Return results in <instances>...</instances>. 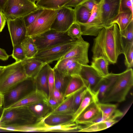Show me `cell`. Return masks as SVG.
<instances>
[{
  "instance_id": "obj_3",
  "label": "cell",
  "mask_w": 133,
  "mask_h": 133,
  "mask_svg": "<svg viewBox=\"0 0 133 133\" xmlns=\"http://www.w3.org/2000/svg\"><path fill=\"white\" fill-rule=\"evenodd\" d=\"M41 120L28 106L5 108L0 119V126L31 124Z\"/></svg>"
},
{
  "instance_id": "obj_51",
  "label": "cell",
  "mask_w": 133,
  "mask_h": 133,
  "mask_svg": "<svg viewBox=\"0 0 133 133\" xmlns=\"http://www.w3.org/2000/svg\"><path fill=\"white\" fill-rule=\"evenodd\" d=\"M10 55H8L5 50L0 48V59L5 61L8 59Z\"/></svg>"
},
{
  "instance_id": "obj_26",
  "label": "cell",
  "mask_w": 133,
  "mask_h": 133,
  "mask_svg": "<svg viewBox=\"0 0 133 133\" xmlns=\"http://www.w3.org/2000/svg\"><path fill=\"white\" fill-rule=\"evenodd\" d=\"M74 95L65 98L58 106L48 114H56L73 115L75 112L73 107Z\"/></svg>"
},
{
  "instance_id": "obj_49",
  "label": "cell",
  "mask_w": 133,
  "mask_h": 133,
  "mask_svg": "<svg viewBox=\"0 0 133 133\" xmlns=\"http://www.w3.org/2000/svg\"><path fill=\"white\" fill-rule=\"evenodd\" d=\"M85 0H71L64 6L73 7L75 8L80 5Z\"/></svg>"
},
{
  "instance_id": "obj_36",
  "label": "cell",
  "mask_w": 133,
  "mask_h": 133,
  "mask_svg": "<svg viewBox=\"0 0 133 133\" xmlns=\"http://www.w3.org/2000/svg\"><path fill=\"white\" fill-rule=\"evenodd\" d=\"M124 63L127 69L132 68L133 65V42L126 41L124 45Z\"/></svg>"
},
{
  "instance_id": "obj_25",
  "label": "cell",
  "mask_w": 133,
  "mask_h": 133,
  "mask_svg": "<svg viewBox=\"0 0 133 133\" xmlns=\"http://www.w3.org/2000/svg\"><path fill=\"white\" fill-rule=\"evenodd\" d=\"M75 122H71L62 124L55 126H50L45 123L44 132H79L82 128Z\"/></svg>"
},
{
  "instance_id": "obj_57",
  "label": "cell",
  "mask_w": 133,
  "mask_h": 133,
  "mask_svg": "<svg viewBox=\"0 0 133 133\" xmlns=\"http://www.w3.org/2000/svg\"><path fill=\"white\" fill-rule=\"evenodd\" d=\"M2 70H0V74L1 72V71H2Z\"/></svg>"
},
{
  "instance_id": "obj_21",
  "label": "cell",
  "mask_w": 133,
  "mask_h": 133,
  "mask_svg": "<svg viewBox=\"0 0 133 133\" xmlns=\"http://www.w3.org/2000/svg\"><path fill=\"white\" fill-rule=\"evenodd\" d=\"M22 63L28 77L33 78L46 64L34 58H26L22 61Z\"/></svg>"
},
{
  "instance_id": "obj_23",
  "label": "cell",
  "mask_w": 133,
  "mask_h": 133,
  "mask_svg": "<svg viewBox=\"0 0 133 133\" xmlns=\"http://www.w3.org/2000/svg\"><path fill=\"white\" fill-rule=\"evenodd\" d=\"M99 102L97 95L91 90L89 87L85 94L78 108L73 115V122L91 103Z\"/></svg>"
},
{
  "instance_id": "obj_52",
  "label": "cell",
  "mask_w": 133,
  "mask_h": 133,
  "mask_svg": "<svg viewBox=\"0 0 133 133\" xmlns=\"http://www.w3.org/2000/svg\"><path fill=\"white\" fill-rule=\"evenodd\" d=\"M4 102V95L0 92V108L3 107Z\"/></svg>"
},
{
  "instance_id": "obj_32",
  "label": "cell",
  "mask_w": 133,
  "mask_h": 133,
  "mask_svg": "<svg viewBox=\"0 0 133 133\" xmlns=\"http://www.w3.org/2000/svg\"><path fill=\"white\" fill-rule=\"evenodd\" d=\"M74 9L75 22L80 24L86 23L90 16L91 11L81 5L77 6Z\"/></svg>"
},
{
  "instance_id": "obj_41",
  "label": "cell",
  "mask_w": 133,
  "mask_h": 133,
  "mask_svg": "<svg viewBox=\"0 0 133 133\" xmlns=\"http://www.w3.org/2000/svg\"><path fill=\"white\" fill-rule=\"evenodd\" d=\"M13 47L12 57L16 62L22 61L26 58L23 49L21 44L16 45Z\"/></svg>"
},
{
  "instance_id": "obj_19",
  "label": "cell",
  "mask_w": 133,
  "mask_h": 133,
  "mask_svg": "<svg viewBox=\"0 0 133 133\" xmlns=\"http://www.w3.org/2000/svg\"><path fill=\"white\" fill-rule=\"evenodd\" d=\"M43 118L34 124L25 125L0 126V128L9 132H43L45 126Z\"/></svg>"
},
{
  "instance_id": "obj_11",
  "label": "cell",
  "mask_w": 133,
  "mask_h": 133,
  "mask_svg": "<svg viewBox=\"0 0 133 133\" xmlns=\"http://www.w3.org/2000/svg\"><path fill=\"white\" fill-rule=\"evenodd\" d=\"M75 22L74 9L70 7L64 6L58 10L51 29L60 32H66Z\"/></svg>"
},
{
  "instance_id": "obj_40",
  "label": "cell",
  "mask_w": 133,
  "mask_h": 133,
  "mask_svg": "<svg viewBox=\"0 0 133 133\" xmlns=\"http://www.w3.org/2000/svg\"><path fill=\"white\" fill-rule=\"evenodd\" d=\"M89 87H85L74 95L73 107L75 112L78 108ZM74 112V113H75Z\"/></svg>"
},
{
  "instance_id": "obj_4",
  "label": "cell",
  "mask_w": 133,
  "mask_h": 133,
  "mask_svg": "<svg viewBox=\"0 0 133 133\" xmlns=\"http://www.w3.org/2000/svg\"><path fill=\"white\" fill-rule=\"evenodd\" d=\"M28 77L22 61L5 66L0 74V92L4 95Z\"/></svg>"
},
{
  "instance_id": "obj_34",
  "label": "cell",
  "mask_w": 133,
  "mask_h": 133,
  "mask_svg": "<svg viewBox=\"0 0 133 133\" xmlns=\"http://www.w3.org/2000/svg\"><path fill=\"white\" fill-rule=\"evenodd\" d=\"M54 70V71L55 88L64 94L70 76H65L59 72L57 70Z\"/></svg>"
},
{
  "instance_id": "obj_14",
  "label": "cell",
  "mask_w": 133,
  "mask_h": 133,
  "mask_svg": "<svg viewBox=\"0 0 133 133\" xmlns=\"http://www.w3.org/2000/svg\"><path fill=\"white\" fill-rule=\"evenodd\" d=\"M89 46V43L83 39L78 40L74 46L58 61L73 58L82 64H87L89 61L88 52Z\"/></svg>"
},
{
  "instance_id": "obj_56",
  "label": "cell",
  "mask_w": 133,
  "mask_h": 133,
  "mask_svg": "<svg viewBox=\"0 0 133 133\" xmlns=\"http://www.w3.org/2000/svg\"><path fill=\"white\" fill-rule=\"evenodd\" d=\"M4 66H0V70H2L4 67Z\"/></svg>"
},
{
  "instance_id": "obj_48",
  "label": "cell",
  "mask_w": 133,
  "mask_h": 133,
  "mask_svg": "<svg viewBox=\"0 0 133 133\" xmlns=\"http://www.w3.org/2000/svg\"><path fill=\"white\" fill-rule=\"evenodd\" d=\"M62 102L56 99L53 97L48 98V105L52 110L56 108Z\"/></svg>"
},
{
  "instance_id": "obj_13",
  "label": "cell",
  "mask_w": 133,
  "mask_h": 133,
  "mask_svg": "<svg viewBox=\"0 0 133 133\" xmlns=\"http://www.w3.org/2000/svg\"><path fill=\"white\" fill-rule=\"evenodd\" d=\"M6 19L12 46L21 44L26 37V33L23 17Z\"/></svg>"
},
{
  "instance_id": "obj_45",
  "label": "cell",
  "mask_w": 133,
  "mask_h": 133,
  "mask_svg": "<svg viewBox=\"0 0 133 133\" xmlns=\"http://www.w3.org/2000/svg\"><path fill=\"white\" fill-rule=\"evenodd\" d=\"M130 11L133 13L132 0H121L119 12Z\"/></svg>"
},
{
  "instance_id": "obj_2",
  "label": "cell",
  "mask_w": 133,
  "mask_h": 133,
  "mask_svg": "<svg viewBox=\"0 0 133 133\" xmlns=\"http://www.w3.org/2000/svg\"><path fill=\"white\" fill-rule=\"evenodd\" d=\"M133 85L132 68L117 74L115 80L99 102L107 103H121L124 101Z\"/></svg>"
},
{
  "instance_id": "obj_27",
  "label": "cell",
  "mask_w": 133,
  "mask_h": 133,
  "mask_svg": "<svg viewBox=\"0 0 133 133\" xmlns=\"http://www.w3.org/2000/svg\"><path fill=\"white\" fill-rule=\"evenodd\" d=\"M118 121L116 119H109L82 127L79 132H93L102 131L112 126Z\"/></svg>"
},
{
  "instance_id": "obj_38",
  "label": "cell",
  "mask_w": 133,
  "mask_h": 133,
  "mask_svg": "<svg viewBox=\"0 0 133 133\" xmlns=\"http://www.w3.org/2000/svg\"><path fill=\"white\" fill-rule=\"evenodd\" d=\"M66 32L68 35L73 39L80 40L83 39L80 25L77 22L73 23Z\"/></svg>"
},
{
  "instance_id": "obj_53",
  "label": "cell",
  "mask_w": 133,
  "mask_h": 133,
  "mask_svg": "<svg viewBox=\"0 0 133 133\" xmlns=\"http://www.w3.org/2000/svg\"><path fill=\"white\" fill-rule=\"evenodd\" d=\"M7 0H0V10L2 11Z\"/></svg>"
},
{
  "instance_id": "obj_50",
  "label": "cell",
  "mask_w": 133,
  "mask_h": 133,
  "mask_svg": "<svg viewBox=\"0 0 133 133\" xmlns=\"http://www.w3.org/2000/svg\"><path fill=\"white\" fill-rule=\"evenodd\" d=\"M6 19L3 13L0 10V32H1L5 25Z\"/></svg>"
},
{
  "instance_id": "obj_1",
  "label": "cell",
  "mask_w": 133,
  "mask_h": 133,
  "mask_svg": "<svg viewBox=\"0 0 133 133\" xmlns=\"http://www.w3.org/2000/svg\"><path fill=\"white\" fill-rule=\"evenodd\" d=\"M96 37L91 49L92 60L102 57L109 64L116 63L119 56L124 53L123 39L117 25L103 28Z\"/></svg>"
},
{
  "instance_id": "obj_37",
  "label": "cell",
  "mask_w": 133,
  "mask_h": 133,
  "mask_svg": "<svg viewBox=\"0 0 133 133\" xmlns=\"http://www.w3.org/2000/svg\"><path fill=\"white\" fill-rule=\"evenodd\" d=\"M74 61H76L73 58H67L58 61L53 69L57 70L59 72L63 75L68 76L66 75L67 68L69 65Z\"/></svg>"
},
{
  "instance_id": "obj_54",
  "label": "cell",
  "mask_w": 133,
  "mask_h": 133,
  "mask_svg": "<svg viewBox=\"0 0 133 133\" xmlns=\"http://www.w3.org/2000/svg\"><path fill=\"white\" fill-rule=\"evenodd\" d=\"M3 109V107L0 108V119L2 113Z\"/></svg>"
},
{
  "instance_id": "obj_6",
  "label": "cell",
  "mask_w": 133,
  "mask_h": 133,
  "mask_svg": "<svg viewBox=\"0 0 133 133\" xmlns=\"http://www.w3.org/2000/svg\"><path fill=\"white\" fill-rule=\"evenodd\" d=\"M32 37L38 50L75 40L69 37L66 32H60L52 29Z\"/></svg>"
},
{
  "instance_id": "obj_33",
  "label": "cell",
  "mask_w": 133,
  "mask_h": 133,
  "mask_svg": "<svg viewBox=\"0 0 133 133\" xmlns=\"http://www.w3.org/2000/svg\"><path fill=\"white\" fill-rule=\"evenodd\" d=\"M109 65L108 62L105 58L99 57L92 60L91 65L103 77L109 73L108 69Z\"/></svg>"
},
{
  "instance_id": "obj_7",
  "label": "cell",
  "mask_w": 133,
  "mask_h": 133,
  "mask_svg": "<svg viewBox=\"0 0 133 133\" xmlns=\"http://www.w3.org/2000/svg\"><path fill=\"white\" fill-rule=\"evenodd\" d=\"M58 10L43 9L35 21L26 27V36L32 37L51 29Z\"/></svg>"
},
{
  "instance_id": "obj_55",
  "label": "cell",
  "mask_w": 133,
  "mask_h": 133,
  "mask_svg": "<svg viewBox=\"0 0 133 133\" xmlns=\"http://www.w3.org/2000/svg\"><path fill=\"white\" fill-rule=\"evenodd\" d=\"M29 0L33 3H35V2L36 1L37 2L39 0Z\"/></svg>"
},
{
  "instance_id": "obj_20",
  "label": "cell",
  "mask_w": 133,
  "mask_h": 133,
  "mask_svg": "<svg viewBox=\"0 0 133 133\" xmlns=\"http://www.w3.org/2000/svg\"><path fill=\"white\" fill-rule=\"evenodd\" d=\"M117 74L109 73L103 77L92 91L97 95L99 102L116 79Z\"/></svg>"
},
{
  "instance_id": "obj_29",
  "label": "cell",
  "mask_w": 133,
  "mask_h": 133,
  "mask_svg": "<svg viewBox=\"0 0 133 133\" xmlns=\"http://www.w3.org/2000/svg\"><path fill=\"white\" fill-rule=\"evenodd\" d=\"M31 111L39 119H43L52 111L48 102H41L28 106Z\"/></svg>"
},
{
  "instance_id": "obj_10",
  "label": "cell",
  "mask_w": 133,
  "mask_h": 133,
  "mask_svg": "<svg viewBox=\"0 0 133 133\" xmlns=\"http://www.w3.org/2000/svg\"><path fill=\"white\" fill-rule=\"evenodd\" d=\"M100 7L101 1L93 8L88 21L86 23L80 24L82 35L96 36L104 28L101 19Z\"/></svg>"
},
{
  "instance_id": "obj_16",
  "label": "cell",
  "mask_w": 133,
  "mask_h": 133,
  "mask_svg": "<svg viewBox=\"0 0 133 133\" xmlns=\"http://www.w3.org/2000/svg\"><path fill=\"white\" fill-rule=\"evenodd\" d=\"M98 102H95L90 104L77 117L75 122L78 124H91L93 121L102 115L97 105Z\"/></svg>"
},
{
  "instance_id": "obj_58",
  "label": "cell",
  "mask_w": 133,
  "mask_h": 133,
  "mask_svg": "<svg viewBox=\"0 0 133 133\" xmlns=\"http://www.w3.org/2000/svg\"><path fill=\"white\" fill-rule=\"evenodd\" d=\"M132 1H133V0H132Z\"/></svg>"
},
{
  "instance_id": "obj_47",
  "label": "cell",
  "mask_w": 133,
  "mask_h": 133,
  "mask_svg": "<svg viewBox=\"0 0 133 133\" xmlns=\"http://www.w3.org/2000/svg\"><path fill=\"white\" fill-rule=\"evenodd\" d=\"M52 97L56 99L61 102H62L65 99L64 94L55 88L53 91Z\"/></svg>"
},
{
  "instance_id": "obj_9",
  "label": "cell",
  "mask_w": 133,
  "mask_h": 133,
  "mask_svg": "<svg viewBox=\"0 0 133 133\" xmlns=\"http://www.w3.org/2000/svg\"><path fill=\"white\" fill-rule=\"evenodd\" d=\"M36 88L33 78L28 77L4 95L3 107L6 108L20 100Z\"/></svg>"
},
{
  "instance_id": "obj_35",
  "label": "cell",
  "mask_w": 133,
  "mask_h": 133,
  "mask_svg": "<svg viewBox=\"0 0 133 133\" xmlns=\"http://www.w3.org/2000/svg\"><path fill=\"white\" fill-rule=\"evenodd\" d=\"M97 105L100 111L103 120L108 119L117 109V105L116 104H109L97 103Z\"/></svg>"
},
{
  "instance_id": "obj_31",
  "label": "cell",
  "mask_w": 133,
  "mask_h": 133,
  "mask_svg": "<svg viewBox=\"0 0 133 133\" xmlns=\"http://www.w3.org/2000/svg\"><path fill=\"white\" fill-rule=\"evenodd\" d=\"M21 44L26 58H34L38 51L32 37L26 36Z\"/></svg>"
},
{
  "instance_id": "obj_28",
  "label": "cell",
  "mask_w": 133,
  "mask_h": 133,
  "mask_svg": "<svg viewBox=\"0 0 133 133\" xmlns=\"http://www.w3.org/2000/svg\"><path fill=\"white\" fill-rule=\"evenodd\" d=\"M132 20L133 13L131 11L119 12L112 21L111 24H117L121 32L127 28Z\"/></svg>"
},
{
  "instance_id": "obj_22",
  "label": "cell",
  "mask_w": 133,
  "mask_h": 133,
  "mask_svg": "<svg viewBox=\"0 0 133 133\" xmlns=\"http://www.w3.org/2000/svg\"><path fill=\"white\" fill-rule=\"evenodd\" d=\"M46 64L34 78L36 88L44 92L48 97V65Z\"/></svg>"
},
{
  "instance_id": "obj_43",
  "label": "cell",
  "mask_w": 133,
  "mask_h": 133,
  "mask_svg": "<svg viewBox=\"0 0 133 133\" xmlns=\"http://www.w3.org/2000/svg\"><path fill=\"white\" fill-rule=\"evenodd\" d=\"M123 38L126 41L133 42V20L129 24L127 28L123 31L120 32Z\"/></svg>"
},
{
  "instance_id": "obj_30",
  "label": "cell",
  "mask_w": 133,
  "mask_h": 133,
  "mask_svg": "<svg viewBox=\"0 0 133 133\" xmlns=\"http://www.w3.org/2000/svg\"><path fill=\"white\" fill-rule=\"evenodd\" d=\"M71 0H39L36 4L38 7L44 9L57 10L60 9Z\"/></svg>"
},
{
  "instance_id": "obj_44",
  "label": "cell",
  "mask_w": 133,
  "mask_h": 133,
  "mask_svg": "<svg viewBox=\"0 0 133 133\" xmlns=\"http://www.w3.org/2000/svg\"><path fill=\"white\" fill-rule=\"evenodd\" d=\"M82 64L78 62L74 61L68 66L66 75L70 76L75 74H79L81 70Z\"/></svg>"
},
{
  "instance_id": "obj_46",
  "label": "cell",
  "mask_w": 133,
  "mask_h": 133,
  "mask_svg": "<svg viewBox=\"0 0 133 133\" xmlns=\"http://www.w3.org/2000/svg\"><path fill=\"white\" fill-rule=\"evenodd\" d=\"M101 0H85L80 5L86 7L90 11L95 5L98 4Z\"/></svg>"
},
{
  "instance_id": "obj_42",
  "label": "cell",
  "mask_w": 133,
  "mask_h": 133,
  "mask_svg": "<svg viewBox=\"0 0 133 133\" xmlns=\"http://www.w3.org/2000/svg\"><path fill=\"white\" fill-rule=\"evenodd\" d=\"M48 84L49 89L48 98L53 97L52 93L55 88L54 71L50 65H48Z\"/></svg>"
},
{
  "instance_id": "obj_39",
  "label": "cell",
  "mask_w": 133,
  "mask_h": 133,
  "mask_svg": "<svg viewBox=\"0 0 133 133\" xmlns=\"http://www.w3.org/2000/svg\"><path fill=\"white\" fill-rule=\"evenodd\" d=\"M43 8L38 7L23 17L26 28L35 21L43 11Z\"/></svg>"
},
{
  "instance_id": "obj_12",
  "label": "cell",
  "mask_w": 133,
  "mask_h": 133,
  "mask_svg": "<svg viewBox=\"0 0 133 133\" xmlns=\"http://www.w3.org/2000/svg\"><path fill=\"white\" fill-rule=\"evenodd\" d=\"M121 0H101V19L104 28L109 26L119 12Z\"/></svg>"
},
{
  "instance_id": "obj_24",
  "label": "cell",
  "mask_w": 133,
  "mask_h": 133,
  "mask_svg": "<svg viewBox=\"0 0 133 133\" xmlns=\"http://www.w3.org/2000/svg\"><path fill=\"white\" fill-rule=\"evenodd\" d=\"M73 118L71 115L51 114L47 115L44 121L48 125L55 126L73 122Z\"/></svg>"
},
{
  "instance_id": "obj_5",
  "label": "cell",
  "mask_w": 133,
  "mask_h": 133,
  "mask_svg": "<svg viewBox=\"0 0 133 133\" xmlns=\"http://www.w3.org/2000/svg\"><path fill=\"white\" fill-rule=\"evenodd\" d=\"M38 8L29 0H7L2 12L6 19H13L23 17Z\"/></svg>"
},
{
  "instance_id": "obj_17",
  "label": "cell",
  "mask_w": 133,
  "mask_h": 133,
  "mask_svg": "<svg viewBox=\"0 0 133 133\" xmlns=\"http://www.w3.org/2000/svg\"><path fill=\"white\" fill-rule=\"evenodd\" d=\"M79 74L87 82L92 91L103 77L91 65L88 64L82 65Z\"/></svg>"
},
{
  "instance_id": "obj_8",
  "label": "cell",
  "mask_w": 133,
  "mask_h": 133,
  "mask_svg": "<svg viewBox=\"0 0 133 133\" xmlns=\"http://www.w3.org/2000/svg\"><path fill=\"white\" fill-rule=\"evenodd\" d=\"M78 40H75L39 50L34 58L45 64L58 61L74 46Z\"/></svg>"
},
{
  "instance_id": "obj_15",
  "label": "cell",
  "mask_w": 133,
  "mask_h": 133,
  "mask_svg": "<svg viewBox=\"0 0 133 133\" xmlns=\"http://www.w3.org/2000/svg\"><path fill=\"white\" fill-rule=\"evenodd\" d=\"M48 97L44 92L36 88L20 100L7 108L28 106L38 103L48 102Z\"/></svg>"
},
{
  "instance_id": "obj_18",
  "label": "cell",
  "mask_w": 133,
  "mask_h": 133,
  "mask_svg": "<svg viewBox=\"0 0 133 133\" xmlns=\"http://www.w3.org/2000/svg\"><path fill=\"white\" fill-rule=\"evenodd\" d=\"M85 87H89L87 82L79 74L71 76L64 93L65 98L75 95Z\"/></svg>"
}]
</instances>
